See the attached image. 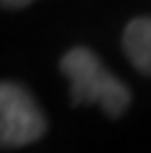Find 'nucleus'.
<instances>
[{"label":"nucleus","mask_w":151,"mask_h":153,"mask_svg":"<svg viewBox=\"0 0 151 153\" xmlns=\"http://www.w3.org/2000/svg\"><path fill=\"white\" fill-rule=\"evenodd\" d=\"M60 69L72 88V105H98L105 115L120 117L129 108L127 86L113 76L89 48H72L62 55Z\"/></svg>","instance_id":"nucleus-1"},{"label":"nucleus","mask_w":151,"mask_h":153,"mask_svg":"<svg viewBox=\"0 0 151 153\" xmlns=\"http://www.w3.org/2000/svg\"><path fill=\"white\" fill-rule=\"evenodd\" d=\"M46 134V115L34 96L12 81H0V148H19Z\"/></svg>","instance_id":"nucleus-2"},{"label":"nucleus","mask_w":151,"mask_h":153,"mask_svg":"<svg viewBox=\"0 0 151 153\" xmlns=\"http://www.w3.org/2000/svg\"><path fill=\"white\" fill-rule=\"evenodd\" d=\"M122 48L129 62L151 76V17L132 19L122 33Z\"/></svg>","instance_id":"nucleus-3"},{"label":"nucleus","mask_w":151,"mask_h":153,"mask_svg":"<svg viewBox=\"0 0 151 153\" xmlns=\"http://www.w3.org/2000/svg\"><path fill=\"white\" fill-rule=\"evenodd\" d=\"M29 2H34V0H0V5L7 7V10H19V7L29 5Z\"/></svg>","instance_id":"nucleus-4"}]
</instances>
